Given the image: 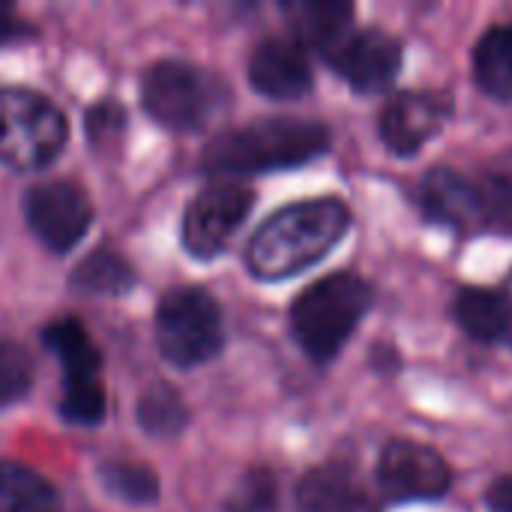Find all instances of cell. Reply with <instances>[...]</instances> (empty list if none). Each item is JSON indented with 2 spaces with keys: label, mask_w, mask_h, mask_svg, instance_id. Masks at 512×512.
Segmentation results:
<instances>
[{
  "label": "cell",
  "mask_w": 512,
  "mask_h": 512,
  "mask_svg": "<svg viewBox=\"0 0 512 512\" xmlns=\"http://www.w3.org/2000/svg\"><path fill=\"white\" fill-rule=\"evenodd\" d=\"M21 207L36 240L54 255H63L78 246L93 225V204L87 192L69 180H48L30 186Z\"/></svg>",
  "instance_id": "cell-9"
},
{
  "label": "cell",
  "mask_w": 512,
  "mask_h": 512,
  "mask_svg": "<svg viewBox=\"0 0 512 512\" xmlns=\"http://www.w3.org/2000/svg\"><path fill=\"white\" fill-rule=\"evenodd\" d=\"M84 132L93 150H108L123 141L126 132V111L114 99H102L87 108L84 114Z\"/></svg>",
  "instance_id": "cell-27"
},
{
  "label": "cell",
  "mask_w": 512,
  "mask_h": 512,
  "mask_svg": "<svg viewBox=\"0 0 512 512\" xmlns=\"http://www.w3.org/2000/svg\"><path fill=\"white\" fill-rule=\"evenodd\" d=\"M474 186L480 198L483 231L512 234V147L492 156Z\"/></svg>",
  "instance_id": "cell-22"
},
{
  "label": "cell",
  "mask_w": 512,
  "mask_h": 512,
  "mask_svg": "<svg viewBox=\"0 0 512 512\" xmlns=\"http://www.w3.org/2000/svg\"><path fill=\"white\" fill-rule=\"evenodd\" d=\"M156 345L159 354L177 369L210 363L225 345L222 309L216 297L198 285L168 291L156 306Z\"/></svg>",
  "instance_id": "cell-6"
},
{
  "label": "cell",
  "mask_w": 512,
  "mask_h": 512,
  "mask_svg": "<svg viewBox=\"0 0 512 512\" xmlns=\"http://www.w3.org/2000/svg\"><path fill=\"white\" fill-rule=\"evenodd\" d=\"M330 150V129L309 117H261L219 132L201 153V171L216 177L267 174L306 165Z\"/></svg>",
  "instance_id": "cell-2"
},
{
  "label": "cell",
  "mask_w": 512,
  "mask_h": 512,
  "mask_svg": "<svg viewBox=\"0 0 512 512\" xmlns=\"http://www.w3.org/2000/svg\"><path fill=\"white\" fill-rule=\"evenodd\" d=\"M486 510L512 512V477H498V480L486 489Z\"/></svg>",
  "instance_id": "cell-29"
},
{
  "label": "cell",
  "mask_w": 512,
  "mask_h": 512,
  "mask_svg": "<svg viewBox=\"0 0 512 512\" xmlns=\"http://www.w3.org/2000/svg\"><path fill=\"white\" fill-rule=\"evenodd\" d=\"M453 117V99L441 90H402L387 99L378 135L396 156L420 153Z\"/></svg>",
  "instance_id": "cell-11"
},
{
  "label": "cell",
  "mask_w": 512,
  "mask_h": 512,
  "mask_svg": "<svg viewBox=\"0 0 512 512\" xmlns=\"http://www.w3.org/2000/svg\"><path fill=\"white\" fill-rule=\"evenodd\" d=\"M42 345L60 360L63 384L93 381L102 369V354L78 318H57L42 330Z\"/></svg>",
  "instance_id": "cell-17"
},
{
  "label": "cell",
  "mask_w": 512,
  "mask_h": 512,
  "mask_svg": "<svg viewBox=\"0 0 512 512\" xmlns=\"http://www.w3.org/2000/svg\"><path fill=\"white\" fill-rule=\"evenodd\" d=\"M255 207V192L240 183H213L201 189L183 216V249L198 261H213L240 231Z\"/></svg>",
  "instance_id": "cell-7"
},
{
  "label": "cell",
  "mask_w": 512,
  "mask_h": 512,
  "mask_svg": "<svg viewBox=\"0 0 512 512\" xmlns=\"http://www.w3.org/2000/svg\"><path fill=\"white\" fill-rule=\"evenodd\" d=\"M135 282H138L135 267L111 249L90 252L69 273V288L78 294H90V297H120L132 291Z\"/></svg>",
  "instance_id": "cell-20"
},
{
  "label": "cell",
  "mask_w": 512,
  "mask_h": 512,
  "mask_svg": "<svg viewBox=\"0 0 512 512\" xmlns=\"http://www.w3.org/2000/svg\"><path fill=\"white\" fill-rule=\"evenodd\" d=\"M297 512H381V504L348 465L327 462L297 483Z\"/></svg>",
  "instance_id": "cell-14"
},
{
  "label": "cell",
  "mask_w": 512,
  "mask_h": 512,
  "mask_svg": "<svg viewBox=\"0 0 512 512\" xmlns=\"http://www.w3.org/2000/svg\"><path fill=\"white\" fill-rule=\"evenodd\" d=\"M474 84L492 99H512V18L495 21L471 54Z\"/></svg>",
  "instance_id": "cell-18"
},
{
  "label": "cell",
  "mask_w": 512,
  "mask_h": 512,
  "mask_svg": "<svg viewBox=\"0 0 512 512\" xmlns=\"http://www.w3.org/2000/svg\"><path fill=\"white\" fill-rule=\"evenodd\" d=\"M402 42L381 30V27H366V30H351L348 39L333 48L324 60L327 66L357 93H381L387 90L399 69H402Z\"/></svg>",
  "instance_id": "cell-10"
},
{
  "label": "cell",
  "mask_w": 512,
  "mask_h": 512,
  "mask_svg": "<svg viewBox=\"0 0 512 512\" xmlns=\"http://www.w3.org/2000/svg\"><path fill=\"white\" fill-rule=\"evenodd\" d=\"M372 300V285L351 270L330 273L312 282L291 303L288 312L294 342L312 363H333L360 327V321L366 318V312L372 309Z\"/></svg>",
  "instance_id": "cell-3"
},
{
  "label": "cell",
  "mask_w": 512,
  "mask_h": 512,
  "mask_svg": "<svg viewBox=\"0 0 512 512\" xmlns=\"http://www.w3.org/2000/svg\"><path fill=\"white\" fill-rule=\"evenodd\" d=\"M135 420H138L144 435L159 438V441H171V438H180L186 432L189 405H186V399L180 396L177 387H171L168 381H153L138 396Z\"/></svg>",
  "instance_id": "cell-21"
},
{
  "label": "cell",
  "mask_w": 512,
  "mask_h": 512,
  "mask_svg": "<svg viewBox=\"0 0 512 512\" xmlns=\"http://www.w3.org/2000/svg\"><path fill=\"white\" fill-rule=\"evenodd\" d=\"M0 512H63V501L39 471L0 459Z\"/></svg>",
  "instance_id": "cell-19"
},
{
  "label": "cell",
  "mask_w": 512,
  "mask_h": 512,
  "mask_svg": "<svg viewBox=\"0 0 512 512\" xmlns=\"http://www.w3.org/2000/svg\"><path fill=\"white\" fill-rule=\"evenodd\" d=\"M507 294H510V300H512V273H510V282H507Z\"/></svg>",
  "instance_id": "cell-30"
},
{
  "label": "cell",
  "mask_w": 512,
  "mask_h": 512,
  "mask_svg": "<svg viewBox=\"0 0 512 512\" xmlns=\"http://www.w3.org/2000/svg\"><path fill=\"white\" fill-rule=\"evenodd\" d=\"M351 207L342 198H309L267 216L246 243V267L261 282L291 279L324 261L348 234Z\"/></svg>",
  "instance_id": "cell-1"
},
{
  "label": "cell",
  "mask_w": 512,
  "mask_h": 512,
  "mask_svg": "<svg viewBox=\"0 0 512 512\" xmlns=\"http://www.w3.org/2000/svg\"><path fill=\"white\" fill-rule=\"evenodd\" d=\"M36 27L21 18L9 3H0V48L6 45H18V42H27V39H36Z\"/></svg>",
  "instance_id": "cell-28"
},
{
  "label": "cell",
  "mask_w": 512,
  "mask_h": 512,
  "mask_svg": "<svg viewBox=\"0 0 512 512\" xmlns=\"http://www.w3.org/2000/svg\"><path fill=\"white\" fill-rule=\"evenodd\" d=\"M231 105V87L189 60H159L141 78V108L171 132H198Z\"/></svg>",
  "instance_id": "cell-4"
},
{
  "label": "cell",
  "mask_w": 512,
  "mask_h": 512,
  "mask_svg": "<svg viewBox=\"0 0 512 512\" xmlns=\"http://www.w3.org/2000/svg\"><path fill=\"white\" fill-rule=\"evenodd\" d=\"M417 207L423 219L459 231V234H477L483 231V213L474 180L459 174L450 165L429 168L417 183Z\"/></svg>",
  "instance_id": "cell-12"
},
{
  "label": "cell",
  "mask_w": 512,
  "mask_h": 512,
  "mask_svg": "<svg viewBox=\"0 0 512 512\" xmlns=\"http://www.w3.org/2000/svg\"><path fill=\"white\" fill-rule=\"evenodd\" d=\"M33 387V360L30 354L12 342L0 339V408L21 402Z\"/></svg>",
  "instance_id": "cell-26"
},
{
  "label": "cell",
  "mask_w": 512,
  "mask_h": 512,
  "mask_svg": "<svg viewBox=\"0 0 512 512\" xmlns=\"http://www.w3.org/2000/svg\"><path fill=\"white\" fill-rule=\"evenodd\" d=\"M453 318L474 342L495 345L512 339V300L507 291L465 285L453 297Z\"/></svg>",
  "instance_id": "cell-16"
},
{
  "label": "cell",
  "mask_w": 512,
  "mask_h": 512,
  "mask_svg": "<svg viewBox=\"0 0 512 512\" xmlns=\"http://www.w3.org/2000/svg\"><path fill=\"white\" fill-rule=\"evenodd\" d=\"M69 138L63 111L27 87H0V162L15 171L51 165Z\"/></svg>",
  "instance_id": "cell-5"
},
{
  "label": "cell",
  "mask_w": 512,
  "mask_h": 512,
  "mask_svg": "<svg viewBox=\"0 0 512 512\" xmlns=\"http://www.w3.org/2000/svg\"><path fill=\"white\" fill-rule=\"evenodd\" d=\"M291 24V36L309 51H318L327 57L333 48H339L348 33L354 30V6L351 3H333V0H300L282 6Z\"/></svg>",
  "instance_id": "cell-15"
},
{
  "label": "cell",
  "mask_w": 512,
  "mask_h": 512,
  "mask_svg": "<svg viewBox=\"0 0 512 512\" xmlns=\"http://www.w3.org/2000/svg\"><path fill=\"white\" fill-rule=\"evenodd\" d=\"M249 84L279 102L306 96L315 84L309 51L294 36H267L249 57Z\"/></svg>",
  "instance_id": "cell-13"
},
{
  "label": "cell",
  "mask_w": 512,
  "mask_h": 512,
  "mask_svg": "<svg viewBox=\"0 0 512 512\" xmlns=\"http://www.w3.org/2000/svg\"><path fill=\"white\" fill-rule=\"evenodd\" d=\"M108 396L99 378L93 381H78V384H63V399H60V417L72 426H99L105 420Z\"/></svg>",
  "instance_id": "cell-25"
},
{
  "label": "cell",
  "mask_w": 512,
  "mask_h": 512,
  "mask_svg": "<svg viewBox=\"0 0 512 512\" xmlns=\"http://www.w3.org/2000/svg\"><path fill=\"white\" fill-rule=\"evenodd\" d=\"M378 486L390 504L438 501L450 492L453 471L435 447L411 438H393L384 444L378 459Z\"/></svg>",
  "instance_id": "cell-8"
},
{
  "label": "cell",
  "mask_w": 512,
  "mask_h": 512,
  "mask_svg": "<svg viewBox=\"0 0 512 512\" xmlns=\"http://www.w3.org/2000/svg\"><path fill=\"white\" fill-rule=\"evenodd\" d=\"M222 512H279L276 474L264 465L240 474V480L234 483L231 495L222 504Z\"/></svg>",
  "instance_id": "cell-24"
},
{
  "label": "cell",
  "mask_w": 512,
  "mask_h": 512,
  "mask_svg": "<svg viewBox=\"0 0 512 512\" xmlns=\"http://www.w3.org/2000/svg\"><path fill=\"white\" fill-rule=\"evenodd\" d=\"M96 480L111 498L126 501L132 507H147L159 498L156 471L147 465H138V462H123V459L102 462L96 468Z\"/></svg>",
  "instance_id": "cell-23"
}]
</instances>
